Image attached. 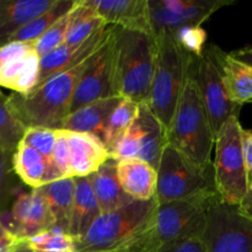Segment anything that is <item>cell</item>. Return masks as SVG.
<instances>
[{
    "mask_svg": "<svg viewBox=\"0 0 252 252\" xmlns=\"http://www.w3.org/2000/svg\"><path fill=\"white\" fill-rule=\"evenodd\" d=\"M20 239L16 238L4 224L0 221V252H11L19 244Z\"/></svg>",
    "mask_w": 252,
    "mask_h": 252,
    "instance_id": "ab89813d",
    "label": "cell"
},
{
    "mask_svg": "<svg viewBox=\"0 0 252 252\" xmlns=\"http://www.w3.org/2000/svg\"><path fill=\"white\" fill-rule=\"evenodd\" d=\"M11 150H0V217L7 212L17 192V176L14 171Z\"/></svg>",
    "mask_w": 252,
    "mask_h": 252,
    "instance_id": "4dcf8cb0",
    "label": "cell"
},
{
    "mask_svg": "<svg viewBox=\"0 0 252 252\" xmlns=\"http://www.w3.org/2000/svg\"><path fill=\"white\" fill-rule=\"evenodd\" d=\"M241 142H243L244 159L246 165V174H248V184L252 182V132L251 130H241Z\"/></svg>",
    "mask_w": 252,
    "mask_h": 252,
    "instance_id": "f35d334b",
    "label": "cell"
},
{
    "mask_svg": "<svg viewBox=\"0 0 252 252\" xmlns=\"http://www.w3.org/2000/svg\"><path fill=\"white\" fill-rule=\"evenodd\" d=\"M115 30L116 27L110 38L90 57L75 88L70 113L94 101L117 96L115 93Z\"/></svg>",
    "mask_w": 252,
    "mask_h": 252,
    "instance_id": "7c38bea8",
    "label": "cell"
},
{
    "mask_svg": "<svg viewBox=\"0 0 252 252\" xmlns=\"http://www.w3.org/2000/svg\"><path fill=\"white\" fill-rule=\"evenodd\" d=\"M218 198L219 194L213 192L158 206L154 228L160 248L186 239L202 238L209 209Z\"/></svg>",
    "mask_w": 252,
    "mask_h": 252,
    "instance_id": "ba28073f",
    "label": "cell"
},
{
    "mask_svg": "<svg viewBox=\"0 0 252 252\" xmlns=\"http://www.w3.org/2000/svg\"><path fill=\"white\" fill-rule=\"evenodd\" d=\"M154 75L145 103L167 130L194 58L177 46L171 33L162 32L154 36Z\"/></svg>",
    "mask_w": 252,
    "mask_h": 252,
    "instance_id": "5b68a950",
    "label": "cell"
},
{
    "mask_svg": "<svg viewBox=\"0 0 252 252\" xmlns=\"http://www.w3.org/2000/svg\"><path fill=\"white\" fill-rule=\"evenodd\" d=\"M157 46L152 34L115 30V93L137 103L147 102L155 68Z\"/></svg>",
    "mask_w": 252,
    "mask_h": 252,
    "instance_id": "3957f363",
    "label": "cell"
},
{
    "mask_svg": "<svg viewBox=\"0 0 252 252\" xmlns=\"http://www.w3.org/2000/svg\"><path fill=\"white\" fill-rule=\"evenodd\" d=\"M118 181L133 201H152L157 192V169L139 159L117 161Z\"/></svg>",
    "mask_w": 252,
    "mask_h": 252,
    "instance_id": "44dd1931",
    "label": "cell"
},
{
    "mask_svg": "<svg viewBox=\"0 0 252 252\" xmlns=\"http://www.w3.org/2000/svg\"><path fill=\"white\" fill-rule=\"evenodd\" d=\"M34 252H46V251H36V250H33Z\"/></svg>",
    "mask_w": 252,
    "mask_h": 252,
    "instance_id": "ee69618b",
    "label": "cell"
},
{
    "mask_svg": "<svg viewBox=\"0 0 252 252\" xmlns=\"http://www.w3.org/2000/svg\"><path fill=\"white\" fill-rule=\"evenodd\" d=\"M159 252H207V250L202 238H192L161 246Z\"/></svg>",
    "mask_w": 252,
    "mask_h": 252,
    "instance_id": "74e56055",
    "label": "cell"
},
{
    "mask_svg": "<svg viewBox=\"0 0 252 252\" xmlns=\"http://www.w3.org/2000/svg\"><path fill=\"white\" fill-rule=\"evenodd\" d=\"M74 179H75V192H74L68 233L73 240H78L88 233L96 219L101 216V209L91 189L89 177H74Z\"/></svg>",
    "mask_w": 252,
    "mask_h": 252,
    "instance_id": "d4e9b609",
    "label": "cell"
},
{
    "mask_svg": "<svg viewBox=\"0 0 252 252\" xmlns=\"http://www.w3.org/2000/svg\"><path fill=\"white\" fill-rule=\"evenodd\" d=\"M105 25L152 34L148 0H89Z\"/></svg>",
    "mask_w": 252,
    "mask_h": 252,
    "instance_id": "2e32d148",
    "label": "cell"
},
{
    "mask_svg": "<svg viewBox=\"0 0 252 252\" xmlns=\"http://www.w3.org/2000/svg\"><path fill=\"white\" fill-rule=\"evenodd\" d=\"M213 52L220 68L228 97L236 105L252 102V65L234 58L213 43Z\"/></svg>",
    "mask_w": 252,
    "mask_h": 252,
    "instance_id": "ffe728a7",
    "label": "cell"
},
{
    "mask_svg": "<svg viewBox=\"0 0 252 252\" xmlns=\"http://www.w3.org/2000/svg\"><path fill=\"white\" fill-rule=\"evenodd\" d=\"M53 162L63 179H70V149L66 139V132L64 129L56 130Z\"/></svg>",
    "mask_w": 252,
    "mask_h": 252,
    "instance_id": "d590c367",
    "label": "cell"
},
{
    "mask_svg": "<svg viewBox=\"0 0 252 252\" xmlns=\"http://www.w3.org/2000/svg\"><path fill=\"white\" fill-rule=\"evenodd\" d=\"M157 202L133 201L101 213L83 238L74 240V252L115 251L132 243L154 224Z\"/></svg>",
    "mask_w": 252,
    "mask_h": 252,
    "instance_id": "277c9868",
    "label": "cell"
},
{
    "mask_svg": "<svg viewBox=\"0 0 252 252\" xmlns=\"http://www.w3.org/2000/svg\"><path fill=\"white\" fill-rule=\"evenodd\" d=\"M2 95V93H1V90H0V96H1Z\"/></svg>",
    "mask_w": 252,
    "mask_h": 252,
    "instance_id": "f6af8a7d",
    "label": "cell"
},
{
    "mask_svg": "<svg viewBox=\"0 0 252 252\" xmlns=\"http://www.w3.org/2000/svg\"><path fill=\"white\" fill-rule=\"evenodd\" d=\"M38 189L46 199L47 206L56 221V226L68 231L75 192V179L70 177L57 180L39 187Z\"/></svg>",
    "mask_w": 252,
    "mask_h": 252,
    "instance_id": "484cf974",
    "label": "cell"
},
{
    "mask_svg": "<svg viewBox=\"0 0 252 252\" xmlns=\"http://www.w3.org/2000/svg\"><path fill=\"white\" fill-rule=\"evenodd\" d=\"M159 249L160 245L158 243L157 236H155V228L154 224H153L148 230L140 234L132 243L118 249V250L108 252H159Z\"/></svg>",
    "mask_w": 252,
    "mask_h": 252,
    "instance_id": "8d00e7d4",
    "label": "cell"
},
{
    "mask_svg": "<svg viewBox=\"0 0 252 252\" xmlns=\"http://www.w3.org/2000/svg\"><path fill=\"white\" fill-rule=\"evenodd\" d=\"M238 208L243 216H245L246 218L252 220V182L249 185L245 197H244L241 203L238 206Z\"/></svg>",
    "mask_w": 252,
    "mask_h": 252,
    "instance_id": "60d3db41",
    "label": "cell"
},
{
    "mask_svg": "<svg viewBox=\"0 0 252 252\" xmlns=\"http://www.w3.org/2000/svg\"><path fill=\"white\" fill-rule=\"evenodd\" d=\"M36 251L46 252H74V240L68 231L59 226H53L49 230L27 240Z\"/></svg>",
    "mask_w": 252,
    "mask_h": 252,
    "instance_id": "1f68e13d",
    "label": "cell"
},
{
    "mask_svg": "<svg viewBox=\"0 0 252 252\" xmlns=\"http://www.w3.org/2000/svg\"><path fill=\"white\" fill-rule=\"evenodd\" d=\"M4 225L20 240H29L56 226V221L41 191L34 189L14 199Z\"/></svg>",
    "mask_w": 252,
    "mask_h": 252,
    "instance_id": "5bb4252c",
    "label": "cell"
},
{
    "mask_svg": "<svg viewBox=\"0 0 252 252\" xmlns=\"http://www.w3.org/2000/svg\"><path fill=\"white\" fill-rule=\"evenodd\" d=\"M39 59L34 42H9L0 47V88L27 95L38 83Z\"/></svg>",
    "mask_w": 252,
    "mask_h": 252,
    "instance_id": "4fadbf2b",
    "label": "cell"
},
{
    "mask_svg": "<svg viewBox=\"0 0 252 252\" xmlns=\"http://www.w3.org/2000/svg\"><path fill=\"white\" fill-rule=\"evenodd\" d=\"M56 130L38 127L26 128L21 142L30 145L31 148H33L34 150H37L48 161L53 162V149L54 144H56Z\"/></svg>",
    "mask_w": 252,
    "mask_h": 252,
    "instance_id": "e575fe53",
    "label": "cell"
},
{
    "mask_svg": "<svg viewBox=\"0 0 252 252\" xmlns=\"http://www.w3.org/2000/svg\"><path fill=\"white\" fill-rule=\"evenodd\" d=\"M121 98L118 96L101 98L88 103L69 113L64 121L62 129L76 133H90L102 139L103 130L108 122L111 113L113 112Z\"/></svg>",
    "mask_w": 252,
    "mask_h": 252,
    "instance_id": "603a6c76",
    "label": "cell"
},
{
    "mask_svg": "<svg viewBox=\"0 0 252 252\" xmlns=\"http://www.w3.org/2000/svg\"><path fill=\"white\" fill-rule=\"evenodd\" d=\"M166 139L167 144L174 147L199 169L208 170L213 167L212 150L216 143V135L202 103L192 64L166 130Z\"/></svg>",
    "mask_w": 252,
    "mask_h": 252,
    "instance_id": "7a4b0ae2",
    "label": "cell"
},
{
    "mask_svg": "<svg viewBox=\"0 0 252 252\" xmlns=\"http://www.w3.org/2000/svg\"><path fill=\"white\" fill-rule=\"evenodd\" d=\"M76 0H56L53 5L32 19L25 27H22L11 42H34L49 29L53 24H56L59 19L68 14L73 9Z\"/></svg>",
    "mask_w": 252,
    "mask_h": 252,
    "instance_id": "83f0119b",
    "label": "cell"
},
{
    "mask_svg": "<svg viewBox=\"0 0 252 252\" xmlns=\"http://www.w3.org/2000/svg\"><path fill=\"white\" fill-rule=\"evenodd\" d=\"M202 240L207 252H252V220L238 206L218 198L208 212Z\"/></svg>",
    "mask_w": 252,
    "mask_h": 252,
    "instance_id": "30bf717a",
    "label": "cell"
},
{
    "mask_svg": "<svg viewBox=\"0 0 252 252\" xmlns=\"http://www.w3.org/2000/svg\"><path fill=\"white\" fill-rule=\"evenodd\" d=\"M71 17H73V9L68 14L64 15L62 19H59L56 24L52 25L37 41H34V48H36V52L38 53L39 57L53 51L54 48L62 46L65 42Z\"/></svg>",
    "mask_w": 252,
    "mask_h": 252,
    "instance_id": "836d02e7",
    "label": "cell"
},
{
    "mask_svg": "<svg viewBox=\"0 0 252 252\" xmlns=\"http://www.w3.org/2000/svg\"><path fill=\"white\" fill-rule=\"evenodd\" d=\"M139 103L129 100V98H121L117 107L111 113L108 122L106 125L102 135V143L106 149H110L132 126L137 117Z\"/></svg>",
    "mask_w": 252,
    "mask_h": 252,
    "instance_id": "f1b7e54d",
    "label": "cell"
},
{
    "mask_svg": "<svg viewBox=\"0 0 252 252\" xmlns=\"http://www.w3.org/2000/svg\"><path fill=\"white\" fill-rule=\"evenodd\" d=\"M133 127L139 145L138 159L158 169L162 150L167 145L166 129L145 102L139 103Z\"/></svg>",
    "mask_w": 252,
    "mask_h": 252,
    "instance_id": "ac0fdd59",
    "label": "cell"
},
{
    "mask_svg": "<svg viewBox=\"0 0 252 252\" xmlns=\"http://www.w3.org/2000/svg\"><path fill=\"white\" fill-rule=\"evenodd\" d=\"M12 165L16 176L32 189L63 179L53 162L22 142L15 149Z\"/></svg>",
    "mask_w": 252,
    "mask_h": 252,
    "instance_id": "d6986e66",
    "label": "cell"
},
{
    "mask_svg": "<svg viewBox=\"0 0 252 252\" xmlns=\"http://www.w3.org/2000/svg\"><path fill=\"white\" fill-rule=\"evenodd\" d=\"M105 26L89 0H76L73 7V17L66 33V44H79Z\"/></svg>",
    "mask_w": 252,
    "mask_h": 252,
    "instance_id": "4316f807",
    "label": "cell"
},
{
    "mask_svg": "<svg viewBox=\"0 0 252 252\" xmlns=\"http://www.w3.org/2000/svg\"><path fill=\"white\" fill-rule=\"evenodd\" d=\"M113 29H115V26L105 25L98 31H96L93 36L89 37L81 43H63L62 46L54 48L53 51L42 56L39 59V76L37 86L41 85L51 76L56 75L61 71L68 70V69L73 68L76 64L83 62L85 58L93 56L110 38Z\"/></svg>",
    "mask_w": 252,
    "mask_h": 252,
    "instance_id": "9a60e30c",
    "label": "cell"
},
{
    "mask_svg": "<svg viewBox=\"0 0 252 252\" xmlns=\"http://www.w3.org/2000/svg\"><path fill=\"white\" fill-rule=\"evenodd\" d=\"M231 56L234 58L239 59L241 62H245V63L251 64L252 65V46H248L244 47V48L236 49V51L231 52Z\"/></svg>",
    "mask_w": 252,
    "mask_h": 252,
    "instance_id": "b9f144b4",
    "label": "cell"
},
{
    "mask_svg": "<svg viewBox=\"0 0 252 252\" xmlns=\"http://www.w3.org/2000/svg\"><path fill=\"white\" fill-rule=\"evenodd\" d=\"M157 172L158 206L217 192L213 167L199 169L170 144L162 150Z\"/></svg>",
    "mask_w": 252,
    "mask_h": 252,
    "instance_id": "8992f818",
    "label": "cell"
},
{
    "mask_svg": "<svg viewBox=\"0 0 252 252\" xmlns=\"http://www.w3.org/2000/svg\"><path fill=\"white\" fill-rule=\"evenodd\" d=\"M56 0H0V47L32 19L48 10Z\"/></svg>",
    "mask_w": 252,
    "mask_h": 252,
    "instance_id": "7402d4cb",
    "label": "cell"
},
{
    "mask_svg": "<svg viewBox=\"0 0 252 252\" xmlns=\"http://www.w3.org/2000/svg\"><path fill=\"white\" fill-rule=\"evenodd\" d=\"M233 0H148L153 37L184 26H202Z\"/></svg>",
    "mask_w": 252,
    "mask_h": 252,
    "instance_id": "8fae6325",
    "label": "cell"
},
{
    "mask_svg": "<svg viewBox=\"0 0 252 252\" xmlns=\"http://www.w3.org/2000/svg\"><path fill=\"white\" fill-rule=\"evenodd\" d=\"M241 127L239 117H231L216 137L213 161L214 184L220 199L239 206L248 191V174L244 159Z\"/></svg>",
    "mask_w": 252,
    "mask_h": 252,
    "instance_id": "52a82bcc",
    "label": "cell"
},
{
    "mask_svg": "<svg viewBox=\"0 0 252 252\" xmlns=\"http://www.w3.org/2000/svg\"><path fill=\"white\" fill-rule=\"evenodd\" d=\"M177 46L193 58H199L206 48L207 32L202 26H184L171 32Z\"/></svg>",
    "mask_w": 252,
    "mask_h": 252,
    "instance_id": "d6a6232c",
    "label": "cell"
},
{
    "mask_svg": "<svg viewBox=\"0 0 252 252\" xmlns=\"http://www.w3.org/2000/svg\"><path fill=\"white\" fill-rule=\"evenodd\" d=\"M192 70L212 130L217 137L229 118L239 117L243 106L236 105L228 97L220 68L214 56L213 43L206 46L199 58L193 59Z\"/></svg>",
    "mask_w": 252,
    "mask_h": 252,
    "instance_id": "9c48e42d",
    "label": "cell"
},
{
    "mask_svg": "<svg viewBox=\"0 0 252 252\" xmlns=\"http://www.w3.org/2000/svg\"><path fill=\"white\" fill-rule=\"evenodd\" d=\"M25 126L17 120L7 101V96H0V150L15 152L25 134Z\"/></svg>",
    "mask_w": 252,
    "mask_h": 252,
    "instance_id": "f546056e",
    "label": "cell"
},
{
    "mask_svg": "<svg viewBox=\"0 0 252 252\" xmlns=\"http://www.w3.org/2000/svg\"><path fill=\"white\" fill-rule=\"evenodd\" d=\"M91 189L100 206L101 213L115 211L133 199L121 187L117 175V161L108 159L94 174L89 176Z\"/></svg>",
    "mask_w": 252,
    "mask_h": 252,
    "instance_id": "cb8c5ba5",
    "label": "cell"
},
{
    "mask_svg": "<svg viewBox=\"0 0 252 252\" xmlns=\"http://www.w3.org/2000/svg\"><path fill=\"white\" fill-rule=\"evenodd\" d=\"M11 252H34L27 240H20Z\"/></svg>",
    "mask_w": 252,
    "mask_h": 252,
    "instance_id": "7bdbcfd3",
    "label": "cell"
},
{
    "mask_svg": "<svg viewBox=\"0 0 252 252\" xmlns=\"http://www.w3.org/2000/svg\"><path fill=\"white\" fill-rule=\"evenodd\" d=\"M90 57L73 68L51 76L27 95L12 93L7 96L10 107L25 128L62 129L70 113L78 81Z\"/></svg>",
    "mask_w": 252,
    "mask_h": 252,
    "instance_id": "6da1fadb",
    "label": "cell"
},
{
    "mask_svg": "<svg viewBox=\"0 0 252 252\" xmlns=\"http://www.w3.org/2000/svg\"><path fill=\"white\" fill-rule=\"evenodd\" d=\"M65 132L70 149L71 177H89L110 159L108 150L98 137L90 133Z\"/></svg>",
    "mask_w": 252,
    "mask_h": 252,
    "instance_id": "e0dca14e",
    "label": "cell"
}]
</instances>
